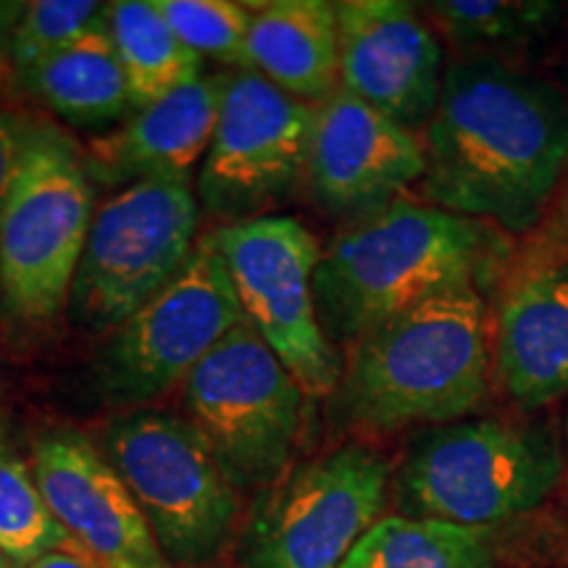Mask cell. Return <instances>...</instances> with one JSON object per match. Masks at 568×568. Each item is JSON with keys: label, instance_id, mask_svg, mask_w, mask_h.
Returning a JSON list of instances; mask_svg holds the SVG:
<instances>
[{"label": "cell", "instance_id": "obj_1", "mask_svg": "<svg viewBox=\"0 0 568 568\" xmlns=\"http://www.w3.org/2000/svg\"><path fill=\"white\" fill-rule=\"evenodd\" d=\"M422 145L429 205L524 232L568 169V101L550 82L474 55L445 71Z\"/></svg>", "mask_w": 568, "mask_h": 568}, {"label": "cell", "instance_id": "obj_2", "mask_svg": "<svg viewBox=\"0 0 568 568\" xmlns=\"http://www.w3.org/2000/svg\"><path fill=\"white\" fill-rule=\"evenodd\" d=\"M506 251L493 224L400 197L355 219L318 258L314 295L324 335L332 345L358 343L432 297L479 287Z\"/></svg>", "mask_w": 568, "mask_h": 568}, {"label": "cell", "instance_id": "obj_3", "mask_svg": "<svg viewBox=\"0 0 568 568\" xmlns=\"http://www.w3.org/2000/svg\"><path fill=\"white\" fill-rule=\"evenodd\" d=\"M493 374L485 295L458 287L353 343L332 395L347 424L397 432L464 422L485 403Z\"/></svg>", "mask_w": 568, "mask_h": 568}, {"label": "cell", "instance_id": "obj_4", "mask_svg": "<svg viewBox=\"0 0 568 568\" xmlns=\"http://www.w3.org/2000/svg\"><path fill=\"white\" fill-rule=\"evenodd\" d=\"M564 479V453L548 424L471 418L424 429L395 474L410 518L487 529L527 516Z\"/></svg>", "mask_w": 568, "mask_h": 568}, {"label": "cell", "instance_id": "obj_5", "mask_svg": "<svg viewBox=\"0 0 568 568\" xmlns=\"http://www.w3.org/2000/svg\"><path fill=\"white\" fill-rule=\"evenodd\" d=\"M95 193L84 153L51 124H30L0 222V311L51 322L69 305L88 245Z\"/></svg>", "mask_w": 568, "mask_h": 568}, {"label": "cell", "instance_id": "obj_6", "mask_svg": "<svg viewBox=\"0 0 568 568\" xmlns=\"http://www.w3.org/2000/svg\"><path fill=\"white\" fill-rule=\"evenodd\" d=\"M187 422L237 489L274 487L303 432L305 393L264 337L243 322L184 382Z\"/></svg>", "mask_w": 568, "mask_h": 568}, {"label": "cell", "instance_id": "obj_7", "mask_svg": "<svg viewBox=\"0 0 568 568\" xmlns=\"http://www.w3.org/2000/svg\"><path fill=\"white\" fill-rule=\"evenodd\" d=\"M103 456L124 479L169 564L203 566L230 545L237 489L187 418L163 410L113 418Z\"/></svg>", "mask_w": 568, "mask_h": 568}, {"label": "cell", "instance_id": "obj_8", "mask_svg": "<svg viewBox=\"0 0 568 568\" xmlns=\"http://www.w3.org/2000/svg\"><path fill=\"white\" fill-rule=\"evenodd\" d=\"M197 201L190 182L142 180L92 219L71 284V314L90 332H116L166 287L195 251Z\"/></svg>", "mask_w": 568, "mask_h": 568}, {"label": "cell", "instance_id": "obj_9", "mask_svg": "<svg viewBox=\"0 0 568 568\" xmlns=\"http://www.w3.org/2000/svg\"><path fill=\"white\" fill-rule=\"evenodd\" d=\"M387 493L389 464L374 447L347 443L297 466L255 506L237 568H343Z\"/></svg>", "mask_w": 568, "mask_h": 568}, {"label": "cell", "instance_id": "obj_10", "mask_svg": "<svg viewBox=\"0 0 568 568\" xmlns=\"http://www.w3.org/2000/svg\"><path fill=\"white\" fill-rule=\"evenodd\" d=\"M245 322L264 337L308 397L332 395L343 364L318 322L316 237L293 216H264L213 230Z\"/></svg>", "mask_w": 568, "mask_h": 568}, {"label": "cell", "instance_id": "obj_11", "mask_svg": "<svg viewBox=\"0 0 568 568\" xmlns=\"http://www.w3.org/2000/svg\"><path fill=\"white\" fill-rule=\"evenodd\" d=\"M245 322L216 237L197 240L182 272L113 332L98 358V389L140 406L187 382L193 368Z\"/></svg>", "mask_w": 568, "mask_h": 568}, {"label": "cell", "instance_id": "obj_12", "mask_svg": "<svg viewBox=\"0 0 568 568\" xmlns=\"http://www.w3.org/2000/svg\"><path fill=\"white\" fill-rule=\"evenodd\" d=\"M316 105L297 101L255 71L226 80L197 193L213 216H264L305 182Z\"/></svg>", "mask_w": 568, "mask_h": 568}, {"label": "cell", "instance_id": "obj_13", "mask_svg": "<svg viewBox=\"0 0 568 568\" xmlns=\"http://www.w3.org/2000/svg\"><path fill=\"white\" fill-rule=\"evenodd\" d=\"M426 176L422 138L339 88L316 103L305 184L335 216L364 219Z\"/></svg>", "mask_w": 568, "mask_h": 568}, {"label": "cell", "instance_id": "obj_14", "mask_svg": "<svg viewBox=\"0 0 568 568\" xmlns=\"http://www.w3.org/2000/svg\"><path fill=\"white\" fill-rule=\"evenodd\" d=\"M339 88L416 132L443 95V45L410 3H337Z\"/></svg>", "mask_w": 568, "mask_h": 568}, {"label": "cell", "instance_id": "obj_15", "mask_svg": "<svg viewBox=\"0 0 568 568\" xmlns=\"http://www.w3.org/2000/svg\"><path fill=\"white\" fill-rule=\"evenodd\" d=\"M32 474L71 542L92 558L109 568H169L124 479L82 432H45Z\"/></svg>", "mask_w": 568, "mask_h": 568}, {"label": "cell", "instance_id": "obj_16", "mask_svg": "<svg viewBox=\"0 0 568 568\" xmlns=\"http://www.w3.org/2000/svg\"><path fill=\"white\" fill-rule=\"evenodd\" d=\"M226 80L230 74H201L92 140L84 153L92 180L111 187L142 180L187 182L211 148Z\"/></svg>", "mask_w": 568, "mask_h": 568}, {"label": "cell", "instance_id": "obj_17", "mask_svg": "<svg viewBox=\"0 0 568 568\" xmlns=\"http://www.w3.org/2000/svg\"><path fill=\"white\" fill-rule=\"evenodd\" d=\"M493 366L524 410L568 395V261L529 268L506 290L493 332Z\"/></svg>", "mask_w": 568, "mask_h": 568}, {"label": "cell", "instance_id": "obj_18", "mask_svg": "<svg viewBox=\"0 0 568 568\" xmlns=\"http://www.w3.org/2000/svg\"><path fill=\"white\" fill-rule=\"evenodd\" d=\"M247 71L305 103H324L339 90L337 3L276 0L253 11Z\"/></svg>", "mask_w": 568, "mask_h": 568}, {"label": "cell", "instance_id": "obj_19", "mask_svg": "<svg viewBox=\"0 0 568 568\" xmlns=\"http://www.w3.org/2000/svg\"><path fill=\"white\" fill-rule=\"evenodd\" d=\"M21 84L74 126H105L132 109L126 74L109 27L19 74Z\"/></svg>", "mask_w": 568, "mask_h": 568}, {"label": "cell", "instance_id": "obj_20", "mask_svg": "<svg viewBox=\"0 0 568 568\" xmlns=\"http://www.w3.org/2000/svg\"><path fill=\"white\" fill-rule=\"evenodd\" d=\"M109 34L122 61L134 111L201 77V55L176 38L153 0L109 3Z\"/></svg>", "mask_w": 568, "mask_h": 568}, {"label": "cell", "instance_id": "obj_21", "mask_svg": "<svg viewBox=\"0 0 568 568\" xmlns=\"http://www.w3.org/2000/svg\"><path fill=\"white\" fill-rule=\"evenodd\" d=\"M343 568H495L487 529L435 518H379Z\"/></svg>", "mask_w": 568, "mask_h": 568}, {"label": "cell", "instance_id": "obj_22", "mask_svg": "<svg viewBox=\"0 0 568 568\" xmlns=\"http://www.w3.org/2000/svg\"><path fill=\"white\" fill-rule=\"evenodd\" d=\"M67 542L69 535L48 508L30 466L0 445V552L27 568Z\"/></svg>", "mask_w": 568, "mask_h": 568}, {"label": "cell", "instance_id": "obj_23", "mask_svg": "<svg viewBox=\"0 0 568 568\" xmlns=\"http://www.w3.org/2000/svg\"><path fill=\"white\" fill-rule=\"evenodd\" d=\"M426 9L447 38L471 51L535 38L558 13L556 3L542 0H437Z\"/></svg>", "mask_w": 568, "mask_h": 568}, {"label": "cell", "instance_id": "obj_24", "mask_svg": "<svg viewBox=\"0 0 568 568\" xmlns=\"http://www.w3.org/2000/svg\"><path fill=\"white\" fill-rule=\"evenodd\" d=\"M109 27V6L95 0H34L21 11L11 38V67L19 74L67 51L84 34Z\"/></svg>", "mask_w": 568, "mask_h": 568}, {"label": "cell", "instance_id": "obj_25", "mask_svg": "<svg viewBox=\"0 0 568 568\" xmlns=\"http://www.w3.org/2000/svg\"><path fill=\"white\" fill-rule=\"evenodd\" d=\"M176 38L197 55L247 69L253 6L232 0H153Z\"/></svg>", "mask_w": 568, "mask_h": 568}, {"label": "cell", "instance_id": "obj_26", "mask_svg": "<svg viewBox=\"0 0 568 568\" xmlns=\"http://www.w3.org/2000/svg\"><path fill=\"white\" fill-rule=\"evenodd\" d=\"M27 130H30V122L19 119L17 113L0 111V222H3L6 203H9L13 174H17Z\"/></svg>", "mask_w": 568, "mask_h": 568}, {"label": "cell", "instance_id": "obj_27", "mask_svg": "<svg viewBox=\"0 0 568 568\" xmlns=\"http://www.w3.org/2000/svg\"><path fill=\"white\" fill-rule=\"evenodd\" d=\"M27 568H109L105 564H101L98 558H92L88 550L80 548L77 542H69L63 545V548L48 552V556H42L34 560L32 566Z\"/></svg>", "mask_w": 568, "mask_h": 568}, {"label": "cell", "instance_id": "obj_28", "mask_svg": "<svg viewBox=\"0 0 568 568\" xmlns=\"http://www.w3.org/2000/svg\"><path fill=\"white\" fill-rule=\"evenodd\" d=\"M24 6L27 3H11V0H0V59H9L13 30H17L19 17H21V11H24Z\"/></svg>", "mask_w": 568, "mask_h": 568}, {"label": "cell", "instance_id": "obj_29", "mask_svg": "<svg viewBox=\"0 0 568 568\" xmlns=\"http://www.w3.org/2000/svg\"><path fill=\"white\" fill-rule=\"evenodd\" d=\"M13 71L11 61L9 59H0V111H3V101H6V92L11 88V80H13Z\"/></svg>", "mask_w": 568, "mask_h": 568}, {"label": "cell", "instance_id": "obj_30", "mask_svg": "<svg viewBox=\"0 0 568 568\" xmlns=\"http://www.w3.org/2000/svg\"><path fill=\"white\" fill-rule=\"evenodd\" d=\"M0 568H11V564H9V558L3 556V552H0Z\"/></svg>", "mask_w": 568, "mask_h": 568}, {"label": "cell", "instance_id": "obj_31", "mask_svg": "<svg viewBox=\"0 0 568 568\" xmlns=\"http://www.w3.org/2000/svg\"><path fill=\"white\" fill-rule=\"evenodd\" d=\"M566 460H568V410H566Z\"/></svg>", "mask_w": 568, "mask_h": 568}]
</instances>
